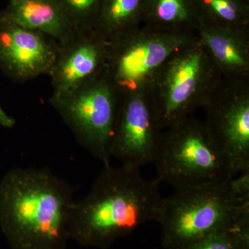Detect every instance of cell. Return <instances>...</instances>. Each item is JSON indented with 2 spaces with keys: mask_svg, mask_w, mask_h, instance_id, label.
<instances>
[{
  "mask_svg": "<svg viewBox=\"0 0 249 249\" xmlns=\"http://www.w3.org/2000/svg\"><path fill=\"white\" fill-rule=\"evenodd\" d=\"M248 214L249 193L232 178L162 197L156 222L161 226L165 249H189L208 236L232 229Z\"/></svg>",
  "mask_w": 249,
  "mask_h": 249,
  "instance_id": "3",
  "label": "cell"
},
{
  "mask_svg": "<svg viewBox=\"0 0 249 249\" xmlns=\"http://www.w3.org/2000/svg\"><path fill=\"white\" fill-rule=\"evenodd\" d=\"M202 58L200 52H189L178 58L170 68L166 89L161 103L155 108L160 126L171 127L185 119L200 76Z\"/></svg>",
  "mask_w": 249,
  "mask_h": 249,
  "instance_id": "11",
  "label": "cell"
},
{
  "mask_svg": "<svg viewBox=\"0 0 249 249\" xmlns=\"http://www.w3.org/2000/svg\"><path fill=\"white\" fill-rule=\"evenodd\" d=\"M249 245V214L227 231L215 232L189 249H240Z\"/></svg>",
  "mask_w": 249,
  "mask_h": 249,
  "instance_id": "17",
  "label": "cell"
},
{
  "mask_svg": "<svg viewBox=\"0 0 249 249\" xmlns=\"http://www.w3.org/2000/svg\"><path fill=\"white\" fill-rule=\"evenodd\" d=\"M161 136L155 162L157 179L175 191L234 178L225 156L206 124L185 119Z\"/></svg>",
  "mask_w": 249,
  "mask_h": 249,
  "instance_id": "4",
  "label": "cell"
},
{
  "mask_svg": "<svg viewBox=\"0 0 249 249\" xmlns=\"http://www.w3.org/2000/svg\"><path fill=\"white\" fill-rule=\"evenodd\" d=\"M58 47L49 36L0 19V62L18 81L49 76Z\"/></svg>",
  "mask_w": 249,
  "mask_h": 249,
  "instance_id": "8",
  "label": "cell"
},
{
  "mask_svg": "<svg viewBox=\"0 0 249 249\" xmlns=\"http://www.w3.org/2000/svg\"><path fill=\"white\" fill-rule=\"evenodd\" d=\"M205 43L223 66L240 70L247 66V53L235 38L237 28L201 24Z\"/></svg>",
  "mask_w": 249,
  "mask_h": 249,
  "instance_id": "14",
  "label": "cell"
},
{
  "mask_svg": "<svg viewBox=\"0 0 249 249\" xmlns=\"http://www.w3.org/2000/svg\"><path fill=\"white\" fill-rule=\"evenodd\" d=\"M109 49V40L94 28L76 29L59 42L49 74L53 88L51 98L65 96L101 76V71H106Z\"/></svg>",
  "mask_w": 249,
  "mask_h": 249,
  "instance_id": "6",
  "label": "cell"
},
{
  "mask_svg": "<svg viewBox=\"0 0 249 249\" xmlns=\"http://www.w3.org/2000/svg\"><path fill=\"white\" fill-rule=\"evenodd\" d=\"M74 188L47 168H17L0 183V219L20 249H55L63 240Z\"/></svg>",
  "mask_w": 249,
  "mask_h": 249,
  "instance_id": "2",
  "label": "cell"
},
{
  "mask_svg": "<svg viewBox=\"0 0 249 249\" xmlns=\"http://www.w3.org/2000/svg\"><path fill=\"white\" fill-rule=\"evenodd\" d=\"M0 19L40 33L58 42L76 30L55 0H9Z\"/></svg>",
  "mask_w": 249,
  "mask_h": 249,
  "instance_id": "12",
  "label": "cell"
},
{
  "mask_svg": "<svg viewBox=\"0 0 249 249\" xmlns=\"http://www.w3.org/2000/svg\"><path fill=\"white\" fill-rule=\"evenodd\" d=\"M72 27L93 29L103 0H55Z\"/></svg>",
  "mask_w": 249,
  "mask_h": 249,
  "instance_id": "18",
  "label": "cell"
},
{
  "mask_svg": "<svg viewBox=\"0 0 249 249\" xmlns=\"http://www.w3.org/2000/svg\"><path fill=\"white\" fill-rule=\"evenodd\" d=\"M200 24L237 28L249 19L248 0H193Z\"/></svg>",
  "mask_w": 249,
  "mask_h": 249,
  "instance_id": "15",
  "label": "cell"
},
{
  "mask_svg": "<svg viewBox=\"0 0 249 249\" xmlns=\"http://www.w3.org/2000/svg\"><path fill=\"white\" fill-rule=\"evenodd\" d=\"M146 0H103L94 29L108 40L129 34L143 18Z\"/></svg>",
  "mask_w": 249,
  "mask_h": 249,
  "instance_id": "13",
  "label": "cell"
},
{
  "mask_svg": "<svg viewBox=\"0 0 249 249\" xmlns=\"http://www.w3.org/2000/svg\"><path fill=\"white\" fill-rule=\"evenodd\" d=\"M160 183L157 178H142L137 167L103 163L88 195L72 205L69 228L83 242L107 245L143 223L156 222Z\"/></svg>",
  "mask_w": 249,
  "mask_h": 249,
  "instance_id": "1",
  "label": "cell"
},
{
  "mask_svg": "<svg viewBox=\"0 0 249 249\" xmlns=\"http://www.w3.org/2000/svg\"><path fill=\"white\" fill-rule=\"evenodd\" d=\"M240 249H249V245L243 246Z\"/></svg>",
  "mask_w": 249,
  "mask_h": 249,
  "instance_id": "20",
  "label": "cell"
},
{
  "mask_svg": "<svg viewBox=\"0 0 249 249\" xmlns=\"http://www.w3.org/2000/svg\"><path fill=\"white\" fill-rule=\"evenodd\" d=\"M236 177L249 171V103L239 99L218 106L206 124Z\"/></svg>",
  "mask_w": 249,
  "mask_h": 249,
  "instance_id": "10",
  "label": "cell"
},
{
  "mask_svg": "<svg viewBox=\"0 0 249 249\" xmlns=\"http://www.w3.org/2000/svg\"><path fill=\"white\" fill-rule=\"evenodd\" d=\"M155 108L140 95H132L118 110L109 148L110 158L140 168L155 162L161 136Z\"/></svg>",
  "mask_w": 249,
  "mask_h": 249,
  "instance_id": "7",
  "label": "cell"
},
{
  "mask_svg": "<svg viewBox=\"0 0 249 249\" xmlns=\"http://www.w3.org/2000/svg\"><path fill=\"white\" fill-rule=\"evenodd\" d=\"M114 93L103 73L73 92L49 99L80 145L103 163L110 162L118 114Z\"/></svg>",
  "mask_w": 249,
  "mask_h": 249,
  "instance_id": "5",
  "label": "cell"
},
{
  "mask_svg": "<svg viewBox=\"0 0 249 249\" xmlns=\"http://www.w3.org/2000/svg\"><path fill=\"white\" fill-rule=\"evenodd\" d=\"M143 18L165 27L200 24L193 0H146Z\"/></svg>",
  "mask_w": 249,
  "mask_h": 249,
  "instance_id": "16",
  "label": "cell"
},
{
  "mask_svg": "<svg viewBox=\"0 0 249 249\" xmlns=\"http://www.w3.org/2000/svg\"><path fill=\"white\" fill-rule=\"evenodd\" d=\"M174 39L153 37L124 42L109 41L105 75L114 91H132L150 72L161 65L178 47Z\"/></svg>",
  "mask_w": 249,
  "mask_h": 249,
  "instance_id": "9",
  "label": "cell"
},
{
  "mask_svg": "<svg viewBox=\"0 0 249 249\" xmlns=\"http://www.w3.org/2000/svg\"><path fill=\"white\" fill-rule=\"evenodd\" d=\"M16 124L14 118L8 115L0 106V125L6 128H11Z\"/></svg>",
  "mask_w": 249,
  "mask_h": 249,
  "instance_id": "19",
  "label": "cell"
}]
</instances>
